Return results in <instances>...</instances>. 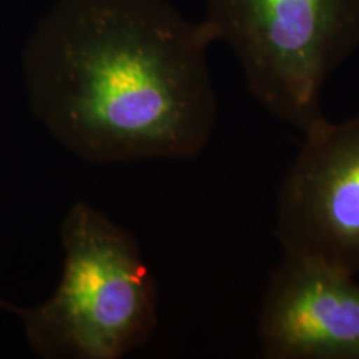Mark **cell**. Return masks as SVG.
<instances>
[{
  "instance_id": "6da1fadb",
  "label": "cell",
  "mask_w": 359,
  "mask_h": 359,
  "mask_svg": "<svg viewBox=\"0 0 359 359\" xmlns=\"http://www.w3.org/2000/svg\"><path fill=\"white\" fill-rule=\"evenodd\" d=\"M213 42L165 0H57L22 53L27 102L87 163L195 158L218 118Z\"/></svg>"
},
{
  "instance_id": "7a4b0ae2",
  "label": "cell",
  "mask_w": 359,
  "mask_h": 359,
  "mask_svg": "<svg viewBox=\"0 0 359 359\" xmlns=\"http://www.w3.org/2000/svg\"><path fill=\"white\" fill-rule=\"evenodd\" d=\"M60 280L37 306H17L29 348L42 359H122L158 326V283L137 238L87 201L62 219Z\"/></svg>"
},
{
  "instance_id": "3957f363",
  "label": "cell",
  "mask_w": 359,
  "mask_h": 359,
  "mask_svg": "<svg viewBox=\"0 0 359 359\" xmlns=\"http://www.w3.org/2000/svg\"><path fill=\"white\" fill-rule=\"evenodd\" d=\"M206 24L231 47L250 93L306 130L327 79L359 45V0H205Z\"/></svg>"
},
{
  "instance_id": "277c9868",
  "label": "cell",
  "mask_w": 359,
  "mask_h": 359,
  "mask_svg": "<svg viewBox=\"0 0 359 359\" xmlns=\"http://www.w3.org/2000/svg\"><path fill=\"white\" fill-rule=\"evenodd\" d=\"M278 198L283 255L359 275V115L303 130Z\"/></svg>"
},
{
  "instance_id": "5b68a950",
  "label": "cell",
  "mask_w": 359,
  "mask_h": 359,
  "mask_svg": "<svg viewBox=\"0 0 359 359\" xmlns=\"http://www.w3.org/2000/svg\"><path fill=\"white\" fill-rule=\"evenodd\" d=\"M262 351L273 359H359L354 276L283 255L259 311Z\"/></svg>"
},
{
  "instance_id": "8992f818",
  "label": "cell",
  "mask_w": 359,
  "mask_h": 359,
  "mask_svg": "<svg viewBox=\"0 0 359 359\" xmlns=\"http://www.w3.org/2000/svg\"><path fill=\"white\" fill-rule=\"evenodd\" d=\"M0 309H4V311H8V313L13 314V313H15V309H17V304L7 302L6 298H2V296H0Z\"/></svg>"
}]
</instances>
